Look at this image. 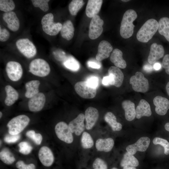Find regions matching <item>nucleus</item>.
I'll list each match as a JSON object with an SVG mask.
<instances>
[{
  "label": "nucleus",
  "instance_id": "1",
  "mask_svg": "<svg viewBox=\"0 0 169 169\" xmlns=\"http://www.w3.org/2000/svg\"><path fill=\"white\" fill-rule=\"evenodd\" d=\"M137 17L136 12L132 9H128L124 13L120 28V34L123 38H128L132 36L135 27L133 23Z\"/></svg>",
  "mask_w": 169,
  "mask_h": 169
},
{
  "label": "nucleus",
  "instance_id": "2",
  "mask_svg": "<svg viewBox=\"0 0 169 169\" xmlns=\"http://www.w3.org/2000/svg\"><path fill=\"white\" fill-rule=\"evenodd\" d=\"M158 26V22L156 20L153 18L148 19L138 31L137 39L142 43L147 42L157 32Z\"/></svg>",
  "mask_w": 169,
  "mask_h": 169
},
{
  "label": "nucleus",
  "instance_id": "3",
  "mask_svg": "<svg viewBox=\"0 0 169 169\" xmlns=\"http://www.w3.org/2000/svg\"><path fill=\"white\" fill-rule=\"evenodd\" d=\"M30 121L29 118L24 115H19L13 118L7 124L9 134H19L28 125Z\"/></svg>",
  "mask_w": 169,
  "mask_h": 169
},
{
  "label": "nucleus",
  "instance_id": "4",
  "mask_svg": "<svg viewBox=\"0 0 169 169\" xmlns=\"http://www.w3.org/2000/svg\"><path fill=\"white\" fill-rule=\"evenodd\" d=\"M54 19L53 14L49 13L45 15L41 21L43 31L47 34L51 36L57 35L60 31L62 26L61 23L54 22Z\"/></svg>",
  "mask_w": 169,
  "mask_h": 169
},
{
  "label": "nucleus",
  "instance_id": "5",
  "mask_svg": "<svg viewBox=\"0 0 169 169\" xmlns=\"http://www.w3.org/2000/svg\"><path fill=\"white\" fill-rule=\"evenodd\" d=\"M29 71L33 75L44 77L49 74L50 68L49 64L45 60L40 58L35 59L30 63Z\"/></svg>",
  "mask_w": 169,
  "mask_h": 169
},
{
  "label": "nucleus",
  "instance_id": "6",
  "mask_svg": "<svg viewBox=\"0 0 169 169\" xmlns=\"http://www.w3.org/2000/svg\"><path fill=\"white\" fill-rule=\"evenodd\" d=\"M129 82L132 85V89L136 92L144 93L149 90L148 81L141 72H136L135 75L131 77Z\"/></svg>",
  "mask_w": 169,
  "mask_h": 169
},
{
  "label": "nucleus",
  "instance_id": "7",
  "mask_svg": "<svg viewBox=\"0 0 169 169\" xmlns=\"http://www.w3.org/2000/svg\"><path fill=\"white\" fill-rule=\"evenodd\" d=\"M19 51L25 57L31 58L34 56L37 53V49L33 44L27 38H21L16 43Z\"/></svg>",
  "mask_w": 169,
  "mask_h": 169
},
{
  "label": "nucleus",
  "instance_id": "8",
  "mask_svg": "<svg viewBox=\"0 0 169 169\" xmlns=\"http://www.w3.org/2000/svg\"><path fill=\"white\" fill-rule=\"evenodd\" d=\"M55 131L58 138L61 141L68 144L73 141L72 133L69 125L64 121L58 122L55 127Z\"/></svg>",
  "mask_w": 169,
  "mask_h": 169
},
{
  "label": "nucleus",
  "instance_id": "9",
  "mask_svg": "<svg viewBox=\"0 0 169 169\" xmlns=\"http://www.w3.org/2000/svg\"><path fill=\"white\" fill-rule=\"evenodd\" d=\"M6 71L9 78L13 81H17L22 78L23 69L21 64L15 61H10L6 64Z\"/></svg>",
  "mask_w": 169,
  "mask_h": 169
},
{
  "label": "nucleus",
  "instance_id": "10",
  "mask_svg": "<svg viewBox=\"0 0 169 169\" xmlns=\"http://www.w3.org/2000/svg\"><path fill=\"white\" fill-rule=\"evenodd\" d=\"M74 88L77 94L84 98L92 99L95 97L96 94V88L90 86L86 81L76 83Z\"/></svg>",
  "mask_w": 169,
  "mask_h": 169
},
{
  "label": "nucleus",
  "instance_id": "11",
  "mask_svg": "<svg viewBox=\"0 0 169 169\" xmlns=\"http://www.w3.org/2000/svg\"><path fill=\"white\" fill-rule=\"evenodd\" d=\"M103 20L99 15H97L92 18L90 24L89 33V36L91 39H96L101 35L103 31Z\"/></svg>",
  "mask_w": 169,
  "mask_h": 169
},
{
  "label": "nucleus",
  "instance_id": "12",
  "mask_svg": "<svg viewBox=\"0 0 169 169\" xmlns=\"http://www.w3.org/2000/svg\"><path fill=\"white\" fill-rule=\"evenodd\" d=\"M150 143V140L149 137H142L135 143L128 146L126 149L127 152L134 155L137 151H146L149 147Z\"/></svg>",
  "mask_w": 169,
  "mask_h": 169
},
{
  "label": "nucleus",
  "instance_id": "13",
  "mask_svg": "<svg viewBox=\"0 0 169 169\" xmlns=\"http://www.w3.org/2000/svg\"><path fill=\"white\" fill-rule=\"evenodd\" d=\"M46 101V97L42 92L32 97L28 101V106L29 110L32 112H38L43 108Z\"/></svg>",
  "mask_w": 169,
  "mask_h": 169
},
{
  "label": "nucleus",
  "instance_id": "14",
  "mask_svg": "<svg viewBox=\"0 0 169 169\" xmlns=\"http://www.w3.org/2000/svg\"><path fill=\"white\" fill-rule=\"evenodd\" d=\"M109 76L111 80V85L119 87L121 85L124 78V75L121 70L118 68L112 66L108 70Z\"/></svg>",
  "mask_w": 169,
  "mask_h": 169
},
{
  "label": "nucleus",
  "instance_id": "15",
  "mask_svg": "<svg viewBox=\"0 0 169 169\" xmlns=\"http://www.w3.org/2000/svg\"><path fill=\"white\" fill-rule=\"evenodd\" d=\"M84 119V115L80 113L69 122L68 125L72 133H74L77 136L81 135L85 129Z\"/></svg>",
  "mask_w": 169,
  "mask_h": 169
},
{
  "label": "nucleus",
  "instance_id": "16",
  "mask_svg": "<svg viewBox=\"0 0 169 169\" xmlns=\"http://www.w3.org/2000/svg\"><path fill=\"white\" fill-rule=\"evenodd\" d=\"M38 156L41 162L45 166H51L54 161V157L52 152L46 146L41 147L38 152Z\"/></svg>",
  "mask_w": 169,
  "mask_h": 169
},
{
  "label": "nucleus",
  "instance_id": "17",
  "mask_svg": "<svg viewBox=\"0 0 169 169\" xmlns=\"http://www.w3.org/2000/svg\"><path fill=\"white\" fill-rule=\"evenodd\" d=\"M153 103L156 106V113L161 115L166 114L169 109V100L167 98L160 96H157L153 99Z\"/></svg>",
  "mask_w": 169,
  "mask_h": 169
},
{
  "label": "nucleus",
  "instance_id": "18",
  "mask_svg": "<svg viewBox=\"0 0 169 169\" xmlns=\"http://www.w3.org/2000/svg\"><path fill=\"white\" fill-rule=\"evenodd\" d=\"M164 54L163 46L156 43H153L151 45L148 61L150 64L155 63L157 60L163 57Z\"/></svg>",
  "mask_w": 169,
  "mask_h": 169
},
{
  "label": "nucleus",
  "instance_id": "19",
  "mask_svg": "<svg viewBox=\"0 0 169 169\" xmlns=\"http://www.w3.org/2000/svg\"><path fill=\"white\" fill-rule=\"evenodd\" d=\"M84 116L86 120L85 127L87 130H90L95 125L98 119L99 112L96 108L89 107L86 110Z\"/></svg>",
  "mask_w": 169,
  "mask_h": 169
},
{
  "label": "nucleus",
  "instance_id": "20",
  "mask_svg": "<svg viewBox=\"0 0 169 169\" xmlns=\"http://www.w3.org/2000/svg\"><path fill=\"white\" fill-rule=\"evenodd\" d=\"M3 18L9 29L13 31L18 30L20 26L19 20L14 12L4 13L3 14Z\"/></svg>",
  "mask_w": 169,
  "mask_h": 169
},
{
  "label": "nucleus",
  "instance_id": "21",
  "mask_svg": "<svg viewBox=\"0 0 169 169\" xmlns=\"http://www.w3.org/2000/svg\"><path fill=\"white\" fill-rule=\"evenodd\" d=\"M112 50V46L108 41H101L98 46V52L96 56V59L100 61L107 58Z\"/></svg>",
  "mask_w": 169,
  "mask_h": 169
},
{
  "label": "nucleus",
  "instance_id": "22",
  "mask_svg": "<svg viewBox=\"0 0 169 169\" xmlns=\"http://www.w3.org/2000/svg\"><path fill=\"white\" fill-rule=\"evenodd\" d=\"M103 3L102 0H88L86 5L85 13L89 18H93L99 12Z\"/></svg>",
  "mask_w": 169,
  "mask_h": 169
},
{
  "label": "nucleus",
  "instance_id": "23",
  "mask_svg": "<svg viewBox=\"0 0 169 169\" xmlns=\"http://www.w3.org/2000/svg\"><path fill=\"white\" fill-rule=\"evenodd\" d=\"M136 111V117L138 119L143 116H150L152 114L149 104L146 100L143 99L140 100Z\"/></svg>",
  "mask_w": 169,
  "mask_h": 169
},
{
  "label": "nucleus",
  "instance_id": "24",
  "mask_svg": "<svg viewBox=\"0 0 169 169\" xmlns=\"http://www.w3.org/2000/svg\"><path fill=\"white\" fill-rule=\"evenodd\" d=\"M122 106L125 111L126 119L129 121L133 120L136 117V111L134 103L129 100H125L122 103Z\"/></svg>",
  "mask_w": 169,
  "mask_h": 169
},
{
  "label": "nucleus",
  "instance_id": "25",
  "mask_svg": "<svg viewBox=\"0 0 169 169\" xmlns=\"http://www.w3.org/2000/svg\"><path fill=\"white\" fill-rule=\"evenodd\" d=\"M114 145V141L111 138H100L96 141L95 147L99 151L108 152L112 150Z\"/></svg>",
  "mask_w": 169,
  "mask_h": 169
},
{
  "label": "nucleus",
  "instance_id": "26",
  "mask_svg": "<svg viewBox=\"0 0 169 169\" xmlns=\"http://www.w3.org/2000/svg\"><path fill=\"white\" fill-rule=\"evenodd\" d=\"M122 56V52L118 49H115L113 51L110 59L116 67L123 69L126 67V63L123 59Z\"/></svg>",
  "mask_w": 169,
  "mask_h": 169
},
{
  "label": "nucleus",
  "instance_id": "27",
  "mask_svg": "<svg viewBox=\"0 0 169 169\" xmlns=\"http://www.w3.org/2000/svg\"><path fill=\"white\" fill-rule=\"evenodd\" d=\"M5 90L6 96L4 100V103L7 106H11L18 99V93L13 87L9 85L5 86Z\"/></svg>",
  "mask_w": 169,
  "mask_h": 169
},
{
  "label": "nucleus",
  "instance_id": "28",
  "mask_svg": "<svg viewBox=\"0 0 169 169\" xmlns=\"http://www.w3.org/2000/svg\"><path fill=\"white\" fill-rule=\"evenodd\" d=\"M40 82L37 80H32L27 82L25 84L26 91L25 96L28 98H31L39 92V88Z\"/></svg>",
  "mask_w": 169,
  "mask_h": 169
},
{
  "label": "nucleus",
  "instance_id": "29",
  "mask_svg": "<svg viewBox=\"0 0 169 169\" xmlns=\"http://www.w3.org/2000/svg\"><path fill=\"white\" fill-rule=\"evenodd\" d=\"M74 31L73 25L70 20L64 22L60 30L61 36L68 40H71L74 35Z\"/></svg>",
  "mask_w": 169,
  "mask_h": 169
},
{
  "label": "nucleus",
  "instance_id": "30",
  "mask_svg": "<svg viewBox=\"0 0 169 169\" xmlns=\"http://www.w3.org/2000/svg\"><path fill=\"white\" fill-rule=\"evenodd\" d=\"M158 24L159 33L163 36L169 42V18L166 17L161 18L159 21Z\"/></svg>",
  "mask_w": 169,
  "mask_h": 169
},
{
  "label": "nucleus",
  "instance_id": "31",
  "mask_svg": "<svg viewBox=\"0 0 169 169\" xmlns=\"http://www.w3.org/2000/svg\"><path fill=\"white\" fill-rule=\"evenodd\" d=\"M105 121L110 126L114 131H120L122 128V125L117 122L115 115L112 112H107L104 116Z\"/></svg>",
  "mask_w": 169,
  "mask_h": 169
},
{
  "label": "nucleus",
  "instance_id": "32",
  "mask_svg": "<svg viewBox=\"0 0 169 169\" xmlns=\"http://www.w3.org/2000/svg\"><path fill=\"white\" fill-rule=\"evenodd\" d=\"M120 165L122 167L125 166L136 167L138 166L139 162L135 157L127 152L124 154Z\"/></svg>",
  "mask_w": 169,
  "mask_h": 169
},
{
  "label": "nucleus",
  "instance_id": "33",
  "mask_svg": "<svg viewBox=\"0 0 169 169\" xmlns=\"http://www.w3.org/2000/svg\"><path fill=\"white\" fill-rule=\"evenodd\" d=\"M0 159L3 163L7 165L12 164L15 161L13 153L6 147L3 148L1 151Z\"/></svg>",
  "mask_w": 169,
  "mask_h": 169
},
{
  "label": "nucleus",
  "instance_id": "34",
  "mask_svg": "<svg viewBox=\"0 0 169 169\" xmlns=\"http://www.w3.org/2000/svg\"><path fill=\"white\" fill-rule=\"evenodd\" d=\"M63 63L66 68L73 71H77L80 68L79 62L71 56H67Z\"/></svg>",
  "mask_w": 169,
  "mask_h": 169
},
{
  "label": "nucleus",
  "instance_id": "35",
  "mask_svg": "<svg viewBox=\"0 0 169 169\" xmlns=\"http://www.w3.org/2000/svg\"><path fill=\"white\" fill-rule=\"evenodd\" d=\"M84 4L83 0H73L69 3V10L70 13L72 15H76Z\"/></svg>",
  "mask_w": 169,
  "mask_h": 169
},
{
  "label": "nucleus",
  "instance_id": "36",
  "mask_svg": "<svg viewBox=\"0 0 169 169\" xmlns=\"http://www.w3.org/2000/svg\"><path fill=\"white\" fill-rule=\"evenodd\" d=\"M82 147L87 149L91 148L94 145V141L91 135L87 132H83L81 139Z\"/></svg>",
  "mask_w": 169,
  "mask_h": 169
},
{
  "label": "nucleus",
  "instance_id": "37",
  "mask_svg": "<svg viewBox=\"0 0 169 169\" xmlns=\"http://www.w3.org/2000/svg\"><path fill=\"white\" fill-rule=\"evenodd\" d=\"M15 8V4L12 0H0V10L5 13L12 11Z\"/></svg>",
  "mask_w": 169,
  "mask_h": 169
},
{
  "label": "nucleus",
  "instance_id": "38",
  "mask_svg": "<svg viewBox=\"0 0 169 169\" xmlns=\"http://www.w3.org/2000/svg\"><path fill=\"white\" fill-rule=\"evenodd\" d=\"M26 136L32 140L37 145L41 144L43 137L42 135L39 133H35L33 130H29L26 133Z\"/></svg>",
  "mask_w": 169,
  "mask_h": 169
},
{
  "label": "nucleus",
  "instance_id": "39",
  "mask_svg": "<svg viewBox=\"0 0 169 169\" xmlns=\"http://www.w3.org/2000/svg\"><path fill=\"white\" fill-rule=\"evenodd\" d=\"M31 1L34 7L39 8L44 12H46L49 10V0H32Z\"/></svg>",
  "mask_w": 169,
  "mask_h": 169
},
{
  "label": "nucleus",
  "instance_id": "40",
  "mask_svg": "<svg viewBox=\"0 0 169 169\" xmlns=\"http://www.w3.org/2000/svg\"><path fill=\"white\" fill-rule=\"evenodd\" d=\"M153 143L155 145H160L164 148V153L166 155L169 154V142L166 139L156 137L153 140Z\"/></svg>",
  "mask_w": 169,
  "mask_h": 169
},
{
  "label": "nucleus",
  "instance_id": "41",
  "mask_svg": "<svg viewBox=\"0 0 169 169\" xmlns=\"http://www.w3.org/2000/svg\"><path fill=\"white\" fill-rule=\"evenodd\" d=\"M19 147V152L21 154L27 155L29 154L32 151L33 147L28 142L23 141L20 142L18 145Z\"/></svg>",
  "mask_w": 169,
  "mask_h": 169
},
{
  "label": "nucleus",
  "instance_id": "42",
  "mask_svg": "<svg viewBox=\"0 0 169 169\" xmlns=\"http://www.w3.org/2000/svg\"><path fill=\"white\" fill-rule=\"evenodd\" d=\"M92 166L93 169H107L106 163L102 159L96 158L94 161Z\"/></svg>",
  "mask_w": 169,
  "mask_h": 169
},
{
  "label": "nucleus",
  "instance_id": "43",
  "mask_svg": "<svg viewBox=\"0 0 169 169\" xmlns=\"http://www.w3.org/2000/svg\"><path fill=\"white\" fill-rule=\"evenodd\" d=\"M90 86L97 88L99 84L98 78L95 76H91L88 77L86 81Z\"/></svg>",
  "mask_w": 169,
  "mask_h": 169
},
{
  "label": "nucleus",
  "instance_id": "44",
  "mask_svg": "<svg viewBox=\"0 0 169 169\" xmlns=\"http://www.w3.org/2000/svg\"><path fill=\"white\" fill-rule=\"evenodd\" d=\"M20 135L19 134L16 135L7 134L5 136L4 141L8 143H14L18 141L20 138Z\"/></svg>",
  "mask_w": 169,
  "mask_h": 169
},
{
  "label": "nucleus",
  "instance_id": "45",
  "mask_svg": "<svg viewBox=\"0 0 169 169\" xmlns=\"http://www.w3.org/2000/svg\"><path fill=\"white\" fill-rule=\"evenodd\" d=\"M16 167L18 169H35V165L31 163L28 164H26L24 162L21 160L18 161L16 164Z\"/></svg>",
  "mask_w": 169,
  "mask_h": 169
},
{
  "label": "nucleus",
  "instance_id": "46",
  "mask_svg": "<svg viewBox=\"0 0 169 169\" xmlns=\"http://www.w3.org/2000/svg\"><path fill=\"white\" fill-rule=\"evenodd\" d=\"M53 54L56 60L63 62L65 60L67 56L64 52L60 50L54 52Z\"/></svg>",
  "mask_w": 169,
  "mask_h": 169
},
{
  "label": "nucleus",
  "instance_id": "47",
  "mask_svg": "<svg viewBox=\"0 0 169 169\" xmlns=\"http://www.w3.org/2000/svg\"><path fill=\"white\" fill-rule=\"evenodd\" d=\"M10 33L8 30L5 28H2L0 27V41L5 42L9 38Z\"/></svg>",
  "mask_w": 169,
  "mask_h": 169
},
{
  "label": "nucleus",
  "instance_id": "48",
  "mask_svg": "<svg viewBox=\"0 0 169 169\" xmlns=\"http://www.w3.org/2000/svg\"><path fill=\"white\" fill-rule=\"evenodd\" d=\"M162 66L166 74L169 75V54H166L164 56L162 61Z\"/></svg>",
  "mask_w": 169,
  "mask_h": 169
},
{
  "label": "nucleus",
  "instance_id": "49",
  "mask_svg": "<svg viewBox=\"0 0 169 169\" xmlns=\"http://www.w3.org/2000/svg\"><path fill=\"white\" fill-rule=\"evenodd\" d=\"M98 61L94 60H90L87 62V64L90 67L93 69H99L100 68L101 64Z\"/></svg>",
  "mask_w": 169,
  "mask_h": 169
},
{
  "label": "nucleus",
  "instance_id": "50",
  "mask_svg": "<svg viewBox=\"0 0 169 169\" xmlns=\"http://www.w3.org/2000/svg\"><path fill=\"white\" fill-rule=\"evenodd\" d=\"M102 84L105 86L111 85V80L109 75L103 77L102 80Z\"/></svg>",
  "mask_w": 169,
  "mask_h": 169
},
{
  "label": "nucleus",
  "instance_id": "51",
  "mask_svg": "<svg viewBox=\"0 0 169 169\" xmlns=\"http://www.w3.org/2000/svg\"><path fill=\"white\" fill-rule=\"evenodd\" d=\"M143 69L147 72H150L153 70V68L151 65L146 64L144 66Z\"/></svg>",
  "mask_w": 169,
  "mask_h": 169
},
{
  "label": "nucleus",
  "instance_id": "52",
  "mask_svg": "<svg viewBox=\"0 0 169 169\" xmlns=\"http://www.w3.org/2000/svg\"><path fill=\"white\" fill-rule=\"evenodd\" d=\"M161 66L160 64L158 63H155L153 65V68L156 70H158L160 69Z\"/></svg>",
  "mask_w": 169,
  "mask_h": 169
},
{
  "label": "nucleus",
  "instance_id": "53",
  "mask_svg": "<svg viewBox=\"0 0 169 169\" xmlns=\"http://www.w3.org/2000/svg\"><path fill=\"white\" fill-rule=\"evenodd\" d=\"M166 88L167 93L168 95L169 96V81L167 83Z\"/></svg>",
  "mask_w": 169,
  "mask_h": 169
},
{
  "label": "nucleus",
  "instance_id": "54",
  "mask_svg": "<svg viewBox=\"0 0 169 169\" xmlns=\"http://www.w3.org/2000/svg\"><path fill=\"white\" fill-rule=\"evenodd\" d=\"M122 169H136V167L131 166H125L123 167Z\"/></svg>",
  "mask_w": 169,
  "mask_h": 169
},
{
  "label": "nucleus",
  "instance_id": "55",
  "mask_svg": "<svg viewBox=\"0 0 169 169\" xmlns=\"http://www.w3.org/2000/svg\"><path fill=\"white\" fill-rule=\"evenodd\" d=\"M166 130L169 132V122L166 123L164 126Z\"/></svg>",
  "mask_w": 169,
  "mask_h": 169
},
{
  "label": "nucleus",
  "instance_id": "56",
  "mask_svg": "<svg viewBox=\"0 0 169 169\" xmlns=\"http://www.w3.org/2000/svg\"><path fill=\"white\" fill-rule=\"evenodd\" d=\"M2 115H3V114H2V112L0 111V118H1L2 117Z\"/></svg>",
  "mask_w": 169,
  "mask_h": 169
},
{
  "label": "nucleus",
  "instance_id": "57",
  "mask_svg": "<svg viewBox=\"0 0 169 169\" xmlns=\"http://www.w3.org/2000/svg\"><path fill=\"white\" fill-rule=\"evenodd\" d=\"M122 2H127L128 1H130V0H121Z\"/></svg>",
  "mask_w": 169,
  "mask_h": 169
},
{
  "label": "nucleus",
  "instance_id": "58",
  "mask_svg": "<svg viewBox=\"0 0 169 169\" xmlns=\"http://www.w3.org/2000/svg\"><path fill=\"white\" fill-rule=\"evenodd\" d=\"M111 169H118L117 168H116V167H113V168H111Z\"/></svg>",
  "mask_w": 169,
  "mask_h": 169
}]
</instances>
